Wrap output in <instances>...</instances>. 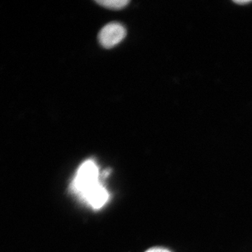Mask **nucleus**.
<instances>
[{
  "label": "nucleus",
  "mask_w": 252,
  "mask_h": 252,
  "mask_svg": "<svg viewBox=\"0 0 252 252\" xmlns=\"http://www.w3.org/2000/svg\"><path fill=\"white\" fill-rule=\"evenodd\" d=\"M99 169L93 160H86L81 164L73 181V189L81 197L99 185Z\"/></svg>",
  "instance_id": "1"
},
{
  "label": "nucleus",
  "mask_w": 252,
  "mask_h": 252,
  "mask_svg": "<svg viewBox=\"0 0 252 252\" xmlns=\"http://www.w3.org/2000/svg\"><path fill=\"white\" fill-rule=\"evenodd\" d=\"M126 36V30L119 23H109L102 28L98 34L99 44L105 49L117 45Z\"/></svg>",
  "instance_id": "2"
},
{
  "label": "nucleus",
  "mask_w": 252,
  "mask_h": 252,
  "mask_svg": "<svg viewBox=\"0 0 252 252\" xmlns=\"http://www.w3.org/2000/svg\"><path fill=\"white\" fill-rule=\"evenodd\" d=\"M82 198L91 205L93 208L99 209L103 207L109 198V193L105 188L101 185L94 187L83 195Z\"/></svg>",
  "instance_id": "3"
},
{
  "label": "nucleus",
  "mask_w": 252,
  "mask_h": 252,
  "mask_svg": "<svg viewBox=\"0 0 252 252\" xmlns=\"http://www.w3.org/2000/svg\"><path fill=\"white\" fill-rule=\"evenodd\" d=\"M96 2L104 7L117 10L125 7L126 5L129 4L130 1H127V0H97Z\"/></svg>",
  "instance_id": "4"
},
{
  "label": "nucleus",
  "mask_w": 252,
  "mask_h": 252,
  "mask_svg": "<svg viewBox=\"0 0 252 252\" xmlns=\"http://www.w3.org/2000/svg\"><path fill=\"white\" fill-rule=\"evenodd\" d=\"M145 252H171L166 249L160 248H154L150 249V250H147Z\"/></svg>",
  "instance_id": "5"
},
{
  "label": "nucleus",
  "mask_w": 252,
  "mask_h": 252,
  "mask_svg": "<svg viewBox=\"0 0 252 252\" xmlns=\"http://www.w3.org/2000/svg\"><path fill=\"white\" fill-rule=\"evenodd\" d=\"M235 2H236L237 4H248V3H251L252 1H248V0H247V1H235Z\"/></svg>",
  "instance_id": "6"
}]
</instances>
